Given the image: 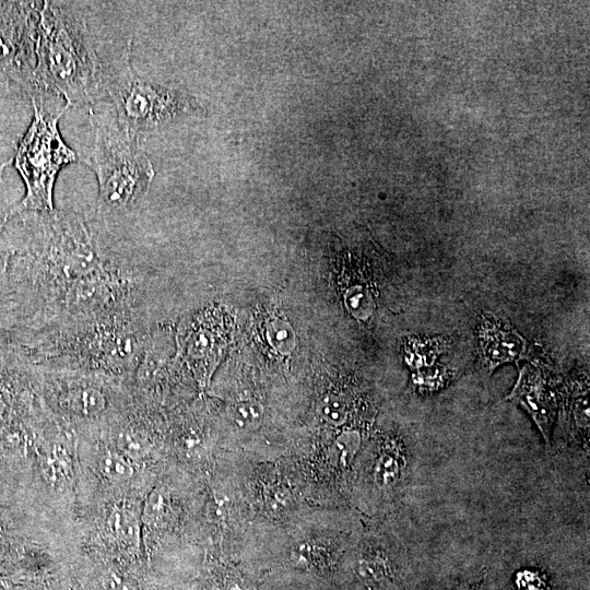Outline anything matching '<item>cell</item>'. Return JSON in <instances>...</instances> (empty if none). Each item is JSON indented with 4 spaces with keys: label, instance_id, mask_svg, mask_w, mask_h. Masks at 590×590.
Listing matches in <instances>:
<instances>
[{
    "label": "cell",
    "instance_id": "obj_1",
    "mask_svg": "<svg viewBox=\"0 0 590 590\" xmlns=\"http://www.w3.org/2000/svg\"><path fill=\"white\" fill-rule=\"evenodd\" d=\"M3 232L0 334L24 345L79 323L149 314V278L138 255L109 237L107 221L71 210L20 212ZM9 217V219H10Z\"/></svg>",
    "mask_w": 590,
    "mask_h": 590
},
{
    "label": "cell",
    "instance_id": "obj_2",
    "mask_svg": "<svg viewBox=\"0 0 590 590\" xmlns=\"http://www.w3.org/2000/svg\"><path fill=\"white\" fill-rule=\"evenodd\" d=\"M105 69L76 2L43 1L31 98L44 93L90 106L104 93Z\"/></svg>",
    "mask_w": 590,
    "mask_h": 590
},
{
    "label": "cell",
    "instance_id": "obj_3",
    "mask_svg": "<svg viewBox=\"0 0 590 590\" xmlns=\"http://www.w3.org/2000/svg\"><path fill=\"white\" fill-rule=\"evenodd\" d=\"M154 327L153 322L140 318L114 317L59 329L16 346L33 363L127 379Z\"/></svg>",
    "mask_w": 590,
    "mask_h": 590
},
{
    "label": "cell",
    "instance_id": "obj_4",
    "mask_svg": "<svg viewBox=\"0 0 590 590\" xmlns=\"http://www.w3.org/2000/svg\"><path fill=\"white\" fill-rule=\"evenodd\" d=\"M94 142L82 160L96 175L98 197L96 215L118 223L135 211L150 190L154 169L139 137L116 125L101 121L90 108Z\"/></svg>",
    "mask_w": 590,
    "mask_h": 590
},
{
    "label": "cell",
    "instance_id": "obj_5",
    "mask_svg": "<svg viewBox=\"0 0 590 590\" xmlns=\"http://www.w3.org/2000/svg\"><path fill=\"white\" fill-rule=\"evenodd\" d=\"M34 117L20 141L14 166L20 173L25 196L14 205L9 217L20 212L52 211V192L60 169L75 161L76 153L69 148L59 131L58 121L66 109L49 114L40 101L32 99ZM8 217V220H9Z\"/></svg>",
    "mask_w": 590,
    "mask_h": 590
},
{
    "label": "cell",
    "instance_id": "obj_6",
    "mask_svg": "<svg viewBox=\"0 0 590 590\" xmlns=\"http://www.w3.org/2000/svg\"><path fill=\"white\" fill-rule=\"evenodd\" d=\"M130 52L131 40L119 58L106 67L104 79V93L110 97L123 130L139 137L198 109L189 96L138 76Z\"/></svg>",
    "mask_w": 590,
    "mask_h": 590
},
{
    "label": "cell",
    "instance_id": "obj_7",
    "mask_svg": "<svg viewBox=\"0 0 590 590\" xmlns=\"http://www.w3.org/2000/svg\"><path fill=\"white\" fill-rule=\"evenodd\" d=\"M31 362V361H30ZM32 378L40 384L63 415L78 421H97L111 406V385L117 379L101 373L31 362Z\"/></svg>",
    "mask_w": 590,
    "mask_h": 590
},
{
    "label": "cell",
    "instance_id": "obj_8",
    "mask_svg": "<svg viewBox=\"0 0 590 590\" xmlns=\"http://www.w3.org/2000/svg\"><path fill=\"white\" fill-rule=\"evenodd\" d=\"M42 4L43 1H0V80L11 79L28 94Z\"/></svg>",
    "mask_w": 590,
    "mask_h": 590
},
{
    "label": "cell",
    "instance_id": "obj_9",
    "mask_svg": "<svg viewBox=\"0 0 590 590\" xmlns=\"http://www.w3.org/2000/svg\"><path fill=\"white\" fill-rule=\"evenodd\" d=\"M228 339V323L222 308L208 306L185 317L176 334V353L196 380L205 385L220 359Z\"/></svg>",
    "mask_w": 590,
    "mask_h": 590
},
{
    "label": "cell",
    "instance_id": "obj_10",
    "mask_svg": "<svg viewBox=\"0 0 590 590\" xmlns=\"http://www.w3.org/2000/svg\"><path fill=\"white\" fill-rule=\"evenodd\" d=\"M415 453L413 440L400 430L378 437L368 459L366 482L379 504H392L402 495L410 482Z\"/></svg>",
    "mask_w": 590,
    "mask_h": 590
},
{
    "label": "cell",
    "instance_id": "obj_11",
    "mask_svg": "<svg viewBox=\"0 0 590 590\" xmlns=\"http://www.w3.org/2000/svg\"><path fill=\"white\" fill-rule=\"evenodd\" d=\"M353 573L361 590H406L411 565L400 542L369 538L355 555Z\"/></svg>",
    "mask_w": 590,
    "mask_h": 590
},
{
    "label": "cell",
    "instance_id": "obj_12",
    "mask_svg": "<svg viewBox=\"0 0 590 590\" xmlns=\"http://www.w3.org/2000/svg\"><path fill=\"white\" fill-rule=\"evenodd\" d=\"M589 379L581 374L567 379L557 393V425L552 435V449L589 460Z\"/></svg>",
    "mask_w": 590,
    "mask_h": 590
},
{
    "label": "cell",
    "instance_id": "obj_13",
    "mask_svg": "<svg viewBox=\"0 0 590 590\" xmlns=\"http://www.w3.org/2000/svg\"><path fill=\"white\" fill-rule=\"evenodd\" d=\"M555 390L552 381L540 369L524 365L506 396V400L528 413L548 451H552V435L558 406Z\"/></svg>",
    "mask_w": 590,
    "mask_h": 590
},
{
    "label": "cell",
    "instance_id": "obj_14",
    "mask_svg": "<svg viewBox=\"0 0 590 590\" xmlns=\"http://www.w3.org/2000/svg\"><path fill=\"white\" fill-rule=\"evenodd\" d=\"M477 340L482 367L489 375L499 365L518 362L526 351L524 339L489 314L480 322Z\"/></svg>",
    "mask_w": 590,
    "mask_h": 590
},
{
    "label": "cell",
    "instance_id": "obj_15",
    "mask_svg": "<svg viewBox=\"0 0 590 590\" xmlns=\"http://www.w3.org/2000/svg\"><path fill=\"white\" fill-rule=\"evenodd\" d=\"M116 450L132 462L143 458L151 448L146 424L138 414L128 415L114 429Z\"/></svg>",
    "mask_w": 590,
    "mask_h": 590
},
{
    "label": "cell",
    "instance_id": "obj_16",
    "mask_svg": "<svg viewBox=\"0 0 590 590\" xmlns=\"http://www.w3.org/2000/svg\"><path fill=\"white\" fill-rule=\"evenodd\" d=\"M359 397L346 391H330L323 394L318 404L320 417L333 427L345 425L357 412Z\"/></svg>",
    "mask_w": 590,
    "mask_h": 590
},
{
    "label": "cell",
    "instance_id": "obj_17",
    "mask_svg": "<svg viewBox=\"0 0 590 590\" xmlns=\"http://www.w3.org/2000/svg\"><path fill=\"white\" fill-rule=\"evenodd\" d=\"M363 446V433L359 428L349 427L339 433L329 449L331 464L340 470H349L356 461Z\"/></svg>",
    "mask_w": 590,
    "mask_h": 590
},
{
    "label": "cell",
    "instance_id": "obj_18",
    "mask_svg": "<svg viewBox=\"0 0 590 590\" xmlns=\"http://www.w3.org/2000/svg\"><path fill=\"white\" fill-rule=\"evenodd\" d=\"M141 518L127 506L115 509L110 517V528L118 542L127 547H138L141 541Z\"/></svg>",
    "mask_w": 590,
    "mask_h": 590
},
{
    "label": "cell",
    "instance_id": "obj_19",
    "mask_svg": "<svg viewBox=\"0 0 590 590\" xmlns=\"http://www.w3.org/2000/svg\"><path fill=\"white\" fill-rule=\"evenodd\" d=\"M232 424L244 432L256 429L263 418V406L256 400L243 399L233 402L227 408Z\"/></svg>",
    "mask_w": 590,
    "mask_h": 590
},
{
    "label": "cell",
    "instance_id": "obj_20",
    "mask_svg": "<svg viewBox=\"0 0 590 590\" xmlns=\"http://www.w3.org/2000/svg\"><path fill=\"white\" fill-rule=\"evenodd\" d=\"M99 472L111 482L123 483L134 474L132 461L118 450H107L99 459Z\"/></svg>",
    "mask_w": 590,
    "mask_h": 590
},
{
    "label": "cell",
    "instance_id": "obj_21",
    "mask_svg": "<svg viewBox=\"0 0 590 590\" xmlns=\"http://www.w3.org/2000/svg\"><path fill=\"white\" fill-rule=\"evenodd\" d=\"M169 510L167 495L162 488H155L144 503L141 522L149 528L162 527L169 516Z\"/></svg>",
    "mask_w": 590,
    "mask_h": 590
},
{
    "label": "cell",
    "instance_id": "obj_22",
    "mask_svg": "<svg viewBox=\"0 0 590 590\" xmlns=\"http://www.w3.org/2000/svg\"><path fill=\"white\" fill-rule=\"evenodd\" d=\"M268 337L272 345L281 352H290L294 346V334L288 324L281 320L271 323Z\"/></svg>",
    "mask_w": 590,
    "mask_h": 590
},
{
    "label": "cell",
    "instance_id": "obj_23",
    "mask_svg": "<svg viewBox=\"0 0 590 590\" xmlns=\"http://www.w3.org/2000/svg\"><path fill=\"white\" fill-rule=\"evenodd\" d=\"M517 586L519 590H544L545 582L544 580L533 571L524 570L521 574H518Z\"/></svg>",
    "mask_w": 590,
    "mask_h": 590
},
{
    "label": "cell",
    "instance_id": "obj_24",
    "mask_svg": "<svg viewBox=\"0 0 590 590\" xmlns=\"http://www.w3.org/2000/svg\"><path fill=\"white\" fill-rule=\"evenodd\" d=\"M486 569L480 571L476 576L471 579L457 582L450 587L436 589V590H477L486 579Z\"/></svg>",
    "mask_w": 590,
    "mask_h": 590
},
{
    "label": "cell",
    "instance_id": "obj_25",
    "mask_svg": "<svg viewBox=\"0 0 590 590\" xmlns=\"http://www.w3.org/2000/svg\"><path fill=\"white\" fill-rule=\"evenodd\" d=\"M11 163V160L8 161V162H4L0 165V186L2 184V178H3V172H4V168L7 166H9ZM11 206H8L5 204V202L3 201V198H2V193H1V188H0V212H3V213H7L9 215L10 211H11Z\"/></svg>",
    "mask_w": 590,
    "mask_h": 590
},
{
    "label": "cell",
    "instance_id": "obj_26",
    "mask_svg": "<svg viewBox=\"0 0 590 590\" xmlns=\"http://www.w3.org/2000/svg\"><path fill=\"white\" fill-rule=\"evenodd\" d=\"M3 270H4V255L2 250L0 249V291L3 283Z\"/></svg>",
    "mask_w": 590,
    "mask_h": 590
}]
</instances>
